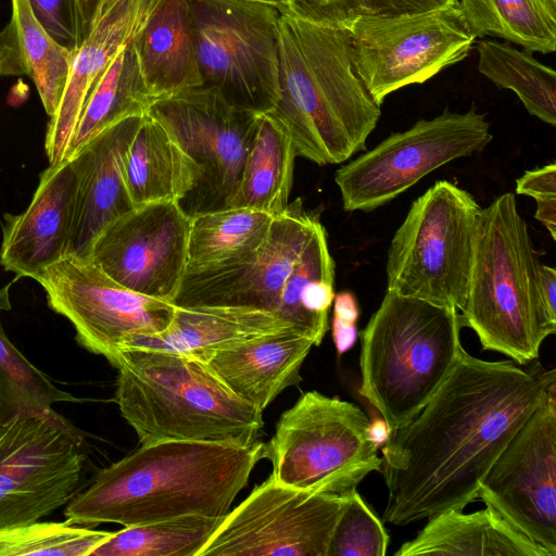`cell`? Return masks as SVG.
<instances>
[{
	"label": "cell",
	"mask_w": 556,
	"mask_h": 556,
	"mask_svg": "<svg viewBox=\"0 0 556 556\" xmlns=\"http://www.w3.org/2000/svg\"><path fill=\"white\" fill-rule=\"evenodd\" d=\"M556 383V370L462 350L421 410L380 448L388 489L382 521L406 526L478 498L480 484Z\"/></svg>",
	"instance_id": "obj_1"
},
{
	"label": "cell",
	"mask_w": 556,
	"mask_h": 556,
	"mask_svg": "<svg viewBox=\"0 0 556 556\" xmlns=\"http://www.w3.org/2000/svg\"><path fill=\"white\" fill-rule=\"evenodd\" d=\"M264 444L161 441L101 469L65 506L71 525H142L189 514L224 517L264 458Z\"/></svg>",
	"instance_id": "obj_2"
},
{
	"label": "cell",
	"mask_w": 556,
	"mask_h": 556,
	"mask_svg": "<svg viewBox=\"0 0 556 556\" xmlns=\"http://www.w3.org/2000/svg\"><path fill=\"white\" fill-rule=\"evenodd\" d=\"M278 99L271 111L296 156L340 164L366 149L381 116L358 77L345 28L319 26L281 12Z\"/></svg>",
	"instance_id": "obj_3"
},
{
	"label": "cell",
	"mask_w": 556,
	"mask_h": 556,
	"mask_svg": "<svg viewBox=\"0 0 556 556\" xmlns=\"http://www.w3.org/2000/svg\"><path fill=\"white\" fill-rule=\"evenodd\" d=\"M115 402L141 445L161 441L252 444L263 412L232 393L202 362L177 353H119Z\"/></svg>",
	"instance_id": "obj_4"
},
{
	"label": "cell",
	"mask_w": 556,
	"mask_h": 556,
	"mask_svg": "<svg viewBox=\"0 0 556 556\" xmlns=\"http://www.w3.org/2000/svg\"><path fill=\"white\" fill-rule=\"evenodd\" d=\"M542 264L514 193L481 208L468 294L458 315L483 351L527 365L556 332L541 299Z\"/></svg>",
	"instance_id": "obj_5"
},
{
	"label": "cell",
	"mask_w": 556,
	"mask_h": 556,
	"mask_svg": "<svg viewBox=\"0 0 556 556\" xmlns=\"http://www.w3.org/2000/svg\"><path fill=\"white\" fill-rule=\"evenodd\" d=\"M454 307L387 290L361 334L359 393L390 432L409 422L433 396L462 350Z\"/></svg>",
	"instance_id": "obj_6"
},
{
	"label": "cell",
	"mask_w": 556,
	"mask_h": 556,
	"mask_svg": "<svg viewBox=\"0 0 556 556\" xmlns=\"http://www.w3.org/2000/svg\"><path fill=\"white\" fill-rule=\"evenodd\" d=\"M481 206L439 180L413 201L387 257V290L460 311L466 302Z\"/></svg>",
	"instance_id": "obj_7"
},
{
	"label": "cell",
	"mask_w": 556,
	"mask_h": 556,
	"mask_svg": "<svg viewBox=\"0 0 556 556\" xmlns=\"http://www.w3.org/2000/svg\"><path fill=\"white\" fill-rule=\"evenodd\" d=\"M370 419L354 403L318 391L303 393L283 412L264 458L279 482L318 493L348 495L372 471H381Z\"/></svg>",
	"instance_id": "obj_8"
},
{
	"label": "cell",
	"mask_w": 556,
	"mask_h": 556,
	"mask_svg": "<svg viewBox=\"0 0 556 556\" xmlns=\"http://www.w3.org/2000/svg\"><path fill=\"white\" fill-rule=\"evenodd\" d=\"M202 85L231 104L271 111L279 93L278 20L282 11L253 0H188Z\"/></svg>",
	"instance_id": "obj_9"
},
{
	"label": "cell",
	"mask_w": 556,
	"mask_h": 556,
	"mask_svg": "<svg viewBox=\"0 0 556 556\" xmlns=\"http://www.w3.org/2000/svg\"><path fill=\"white\" fill-rule=\"evenodd\" d=\"M79 430L54 409L0 421V530L38 521L83 490Z\"/></svg>",
	"instance_id": "obj_10"
},
{
	"label": "cell",
	"mask_w": 556,
	"mask_h": 556,
	"mask_svg": "<svg viewBox=\"0 0 556 556\" xmlns=\"http://www.w3.org/2000/svg\"><path fill=\"white\" fill-rule=\"evenodd\" d=\"M493 139L485 114L445 110L393 132L334 174L344 211L371 212L439 167L480 153Z\"/></svg>",
	"instance_id": "obj_11"
},
{
	"label": "cell",
	"mask_w": 556,
	"mask_h": 556,
	"mask_svg": "<svg viewBox=\"0 0 556 556\" xmlns=\"http://www.w3.org/2000/svg\"><path fill=\"white\" fill-rule=\"evenodd\" d=\"M197 167L192 189L178 203L190 217L228 208L252 143L257 114L200 86L157 100L149 112Z\"/></svg>",
	"instance_id": "obj_12"
},
{
	"label": "cell",
	"mask_w": 556,
	"mask_h": 556,
	"mask_svg": "<svg viewBox=\"0 0 556 556\" xmlns=\"http://www.w3.org/2000/svg\"><path fill=\"white\" fill-rule=\"evenodd\" d=\"M354 68L378 105L468 56L476 36L457 3L395 17L363 18L345 28Z\"/></svg>",
	"instance_id": "obj_13"
},
{
	"label": "cell",
	"mask_w": 556,
	"mask_h": 556,
	"mask_svg": "<svg viewBox=\"0 0 556 556\" xmlns=\"http://www.w3.org/2000/svg\"><path fill=\"white\" fill-rule=\"evenodd\" d=\"M348 498L270 475L228 511L198 556H327Z\"/></svg>",
	"instance_id": "obj_14"
},
{
	"label": "cell",
	"mask_w": 556,
	"mask_h": 556,
	"mask_svg": "<svg viewBox=\"0 0 556 556\" xmlns=\"http://www.w3.org/2000/svg\"><path fill=\"white\" fill-rule=\"evenodd\" d=\"M34 280L46 292L48 306L73 325L76 341L113 367L126 341L165 330L175 312L168 301L121 286L89 258L67 255Z\"/></svg>",
	"instance_id": "obj_15"
},
{
	"label": "cell",
	"mask_w": 556,
	"mask_h": 556,
	"mask_svg": "<svg viewBox=\"0 0 556 556\" xmlns=\"http://www.w3.org/2000/svg\"><path fill=\"white\" fill-rule=\"evenodd\" d=\"M478 497L556 556V383L494 462Z\"/></svg>",
	"instance_id": "obj_16"
},
{
	"label": "cell",
	"mask_w": 556,
	"mask_h": 556,
	"mask_svg": "<svg viewBox=\"0 0 556 556\" xmlns=\"http://www.w3.org/2000/svg\"><path fill=\"white\" fill-rule=\"evenodd\" d=\"M190 224L177 202L136 207L99 233L88 258L121 286L172 303L186 274Z\"/></svg>",
	"instance_id": "obj_17"
},
{
	"label": "cell",
	"mask_w": 556,
	"mask_h": 556,
	"mask_svg": "<svg viewBox=\"0 0 556 556\" xmlns=\"http://www.w3.org/2000/svg\"><path fill=\"white\" fill-rule=\"evenodd\" d=\"M318 223L305 211L302 200L295 199L273 217L264 242L251 256L227 268L185 275L172 303L243 306L276 313L281 289Z\"/></svg>",
	"instance_id": "obj_18"
},
{
	"label": "cell",
	"mask_w": 556,
	"mask_h": 556,
	"mask_svg": "<svg viewBox=\"0 0 556 556\" xmlns=\"http://www.w3.org/2000/svg\"><path fill=\"white\" fill-rule=\"evenodd\" d=\"M157 1H99L87 36L73 51L59 108L49 117L45 152L50 166L64 162L90 92L119 50L142 29Z\"/></svg>",
	"instance_id": "obj_19"
},
{
	"label": "cell",
	"mask_w": 556,
	"mask_h": 556,
	"mask_svg": "<svg viewBox=\"0 0 556 556\" xmlns=\"http://www.w3.org/2000/svg\"><path fill=\"white\" fill-rule=\"evenodd\" d=\"M77 191L73 160L40 173L28 206L2 217L0 265L15 279L31 278L66 256Z\"/></svg>",
	"instance_id": "obj_20"
},
{
	"label": "cell",
	"mask_w": 556,
	"mask_h": 556,
	"mask_svg": "<svg viewBox=\"0 0 556 556\" xmlns=\"http://www.w3.org/2000/svg\"><path fill=\"white\" fill-rule=\"evenodd\" d=\"M142 116H129L113 124L71 159L76 167L77 191L66 256L88 258L99 233L135 208L124 166Z\"/></svg>",
	"instance_id": "obj_21"
},
{
	"label": "cell",
	"mask_w": 556,
	"mask_h": 556,
	"mask_svg": "<svg viewBox=\"0 0 556 556\" xmlns=\"http://www.w3.org/2000/svg\"><path fill=\"white\" fill-rule=\"evenodd\" d=\"M315 341L286 328L212 352L202 363L237 396L264 412L302 381L301 367Z\"/></svg>",
	"instance_id": "obj_22"
},
{
	"label": "cell",
	"mask_w": 556,
	"mask_h": 556,
	"mask_svg": "<svg viewBox=\"0 0 556 556\" xmlns=\"http://www.w3.org/2000/svg\"><path fill=\"white\" fill-rule=\"evenodd\" d=\"M286 328L296 329L276 313L260 308L175 306L165 330L135 336L125 342L122 351H166L203 362L216 350Z\"/></svg>",
	"instance_id": "obj_23"
},
{
	"label": "cell",
	"mask_w": 556,
	"mask_h": 556,
	"mask_svg": "<svg viewBox=\"0 0 556 556\" xmlns=\"http://www.w3.org/2000/svg\"><path fill=\"white\" fill-rule=\"evenodd\" d=\"M552 556L511 526L493 507L473 513L448 510L428 518L394 556Z\"/></svg>",
	"instance_id": "obj_24"
},
{
	"label": "cell",
	"mask_w": 556,
	"mask_h": 556,
	"mask_svg": "<svg viewBox=\"0 0 556 556\" xmlns=\"http://www.w3.org/2000/svg\"><path fill=\"white\" fill-rule=\"evenodd\" d=\"M132 42L156 101L202 86L188 0H159Z\"/></svg>",
	"instance_id": "obj_25"
},
{
	"label": "cell",
	"mask_w": 556,
	"mask_h": 556,
	"mask_svg": "<svg viewBox=\"0 0 556 556\" xmlns=\"http://www.w3.org/2000/svg\"><path fill=\"white\" fill-rule=\"evenodd\" d=\"M125 180L134 207L179 203L192 189L197 167L166 128L146 113L125 159Z\"/></svg>",
	"instance_id": "obj_26"
},
{
	"label": "cell",
	"mask_w": 556,
	"mask_h": 556,
	"mask_svg": "<svg viewBox=\"0 0 556 556\" xmlns=\"http://www.w3.org/2000/svg\"><path fill=\"white\" fill-rule=\"evenodd\" d=\"M296 154L285 127L269 113H258L254 137L229 207L276 216L289 204Z\"/></svg>",
	"instance_id": "obj_27"
},
{
	"label": "cell",
	"mask_w": 556,
	"mask_h": 556,
	"mask_svg": "<svg viewBox=\"0 0 556 556\" xmlns=\"http://www.w3.org/2000/svg\"><path fill=\"white\" fill-rule=\"evenodd\" d=\"M273 217L244 207L192 217L185 275L214 271L245 261L264 242Z\"/></svg>",
	"instance_id": "obj_28"
},
{
	"label": "cell",
	"mask_w": 556,
	"mask_h": 556,
	"mask_svg": "<svg viewBox=\"0 0 556 556\" xmlns=\"http://www.w3.org/2000/svg\"><path fill=\"white\" fill-rule=\"evenodd\" d=\"M334 262L327 233L319 222L286 280L276 313L318 346L328 330V312L334 299Z\"/></svg>",
	"instance_id": "obj_29"
},
{
	"label": "cell",
	"mask_w": 556,
	"mask_h": 556,
	"mask_svg": "<svg viewBox=\"0 0 556 556\" xmlns=\"http://www.w3.org/2000/svg\"><path fill=\"white\" fill-rule=\"evenodd\" d=\"M154 102L131 40L115 55L90 92L64 162L113 124L129 116L144 115Z\"/></svg>",
	"instance_id": "obj_30"
},
{
	"label": "cell",
	"mask_w": 556,
	"mask_h": 556,
	"mask_svg": "<svg viewBox=\"0 0 556 556\" xmlns=\"http://www.w3.org/2000/svg\"><path fill=\"white\" fill-rule=\"evenodd\" d=\"M477 37L494 36L528 51L556 50V0H457Z\"/></svg>",
	"instance_id": "obj_31"
},
{
	"label": "cell",
	"mask_w": 556,
	"mask_h": 556,
	"mask_svg": "<svg viewBox=\"0 0 556 556\" xmlns=\"http://www.w3.org/2000/svg\"><path fill=\"white\" fill-rule=\"evenodd\" d=\"M12 17L4 30L22 75L35 84L47 115L52 116L65 90L73 51L60 45L35 17L27 0H11Z\"/></svg>",
	"instance_id": "obj_32"
},
{
	"label": "cell",
	"mask_w": 556,
	"mask_h": 556,
	"mask_svg": "<svg viewBox=\"0 0 556 556\" xmlns=\"http://www.w3.org/2000/svg\"><path fill=\"white\" fill-rule=\"evenodd\" d=\"M478 70L497 87L516 93L526 110L556 126V73L522 51L495 40L478 42Z\"/></svg>",
	"instance_id": "obj_33"
},
{
	"label": "cell",
	"mask_w": 556,
	"mask_h": 556,
	"mask_svg": "<svg viewBox=\"0 0 556 556\" xmlns=\"http://www.w3.org/2000/svg\"><path fill=\"white\" fill-rule=\"evenodd\" d=\"M224 517L189 514L124 527L90 556H198Z\"/></svg>",
	"instance_id": "obj_34"
},
{
	"label": "cell",
	"mask_w": 556,
	"mask_h": 556,
	"mask_svg": "<svg viewBox=\"0 0 556 556\" xmlns=\"http://www.w3.org/2000/svg\"><path fill=\"white\" fill-rule=\"evenodd\" d=\"M12 283L0 288V421L23 412H49L60 402L78 401L71 393L56 387L5 334L1 314L12 307Z\"/></svg>",
	"instance_id": "obj_35"
},
{
	"label": "cell",
	"mask_w": 556,
	"mask_h": 556,
	"mask_svg": "<svg viewBox=\"0 0 556 556\" xmlns=\"http://www.w3.org/2000/svg\"><path fill=\"white\" fill-rule=\"evenodd\" d=\"M112 534L92 526L38 520L0 530V556H90Z\"/></svg>",
	"instance_id": "obj_36"
},
{
	"label": "cell",
	"mask_w": 556,
	"mask_h": 556,
	"mask_svg": "<svg viewBox=\"0 0 556 556\" xmlns=\"http://www.w3.org/2000/svg\"><path fill=\"white\" fill-rule=\"evenodd\" d=\"M457 0H287L288 14L315 25L348 28L363 18L410 15Z\"/></svg>",
	"instance_id": "obj_37"
},
{
	"label": "cell",
	"mask_w": 556,
	"mask_h": 556,
	"mask_svg": "<svg viewBox=\"0 0 556 556\" xmlns=\"http://www.w3.org/2000/svg\"><path fill=\"white\" fill-rule=\"evenodd\" d=\"M383 523L354 490L333 530L327 556H384L390 535Z\"/></svg>",
	"instance_id": "obj_38"
},
{
	"label": "cell",
	"mask_w": 556,
	"mask_h": 556,
	"mask_svg": "<svg viewBox=\"0 0 556 556\" xmlns=\"http://www.w3.org/2000/svg\"><path fill=\"white\" fill-rule=\"evenodd\" d=\"M48 34L74 51L83 41L77 0H27Z\"/></svg>",
	"instance_id": "obj_39"
},
{
	"label": "cell",
	"mask_w": 556,
	"mask_h": 556,
	"mask_svg": "<svg viewBox=\"0 0 556 556\" xmlns=\"http://www.w3.org/2000/svg\"><path fill=\"white\" fill-rule=\"evenodd\" d=\"M516 193L531 197L536 202L534 218L556 240V164L526 170L516 180Z\"/></svg>",
	"instance_id": "obj_40"
},
{
	"label": "cell",
	"mask_w": 556,
	"mask_h": 556,
	"mask_svg": "<svg viewBox=\"0 0 556 556\" xmlns=\"http://www.w3.org/2000/svg\"><path fill=\"white\" fill-rule=\"evenodd\" d=\"M540 291L547 316L556 323V270L554 267L542 264Z\"/></svg>",
	"instance_id": "obj_41"
},
{
	"label": "cell",
	"mask_w": 556,
	"mask_h": 556,
	"mask_svg": "<svg viewBox=\"0 0 556 556\" xmlns=\"http://www.w3.org/2000/svg\"><path fill=\"white\" fill-rule=\"evenodd\" d=\"M359 318V306L355 295L343 291L334 295L333 318L337 321L348 325H357Z\"/></svg>",
	"instance_id": "obj_42"
},
{
	"label": "cell",
	"mask_w": 556,
	"mask_h": 556,
	"mask_svg": "<svg viewBox=\"0 0 556 556\" xmlns=\"http://www.w3.org/2000/svg\"><path fill=\"white\" fill-rule=\"evenodd\" d=\"M331 329L337 353L341 356L354 346L358 338L357 325L342 324L332 319Z\"/></svg>",
	"instance_id": "obj_43"
},
{
	"label": "cell",
	"mask_w": 556,
	"mask_h": 556,
	"mask_svg": "<svg viewBox=\"0 0 556 556\" xmlns=\"http://www.w3.org/2000/svg\"><path fill=\"white\" fill-rule=\"evenodd\" d=\"M0 75H22L15 51L3 29L0 31Z\"/></svg>",
	"instance_id": "obj_44"
},
{
	"label": "cell",
	"mask_w": 556,
	"mask_h": 556,
	"mask_svg": "<svg viewBox=\"0 0 556 556\" xmlns=\"http://www.w3.org/2000/svg\"><path fill=\"white\" fill-rule=\"evenodd\" d=\"M83 40L87 36L100 0H77Z\"/></svg>",
	"instance_id": "obj_45"
},
{
	"label": "cell",
	"mask_w": 556,
	"mask_h": 556,
	"mask_svg": "<svg viewBox=\"0 0 556 556\" xmlns=\"http://www.w3.org/2000/svg\"><path fill=\"white\" fill-rule=\"evenodd\" d=\"M368 432L370 440L379 448L383 446V444L387 442L390 435V429L382 417H378L374 420H370Z\"/></svg>",
	"instance_id": "obj_46"
},
{
	"label": "cell",
	"mask_w": 556,
	"mask_h": 556,
	"mask_svg": "<svg viewBox=\"0 0 556 556\" xmlns=\"http://www.w3.org/2000/svg\"><path fill=\"white\" fill-rule=\"evenodd\" d=\"M253 1H258V2L270 4V5L279 9L280 11L288 13L287 0H253Z\"/></svg>",
	"instance_id": "obj_47"
}]
</instances>
